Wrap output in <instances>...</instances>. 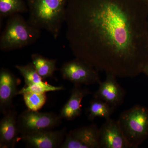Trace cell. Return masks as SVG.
Segmentation results:
<instances>
[{
	"label": "cell",
	"instance_id": "17",
	"mask_svg": "<svg viewBox=\"0 0 148 148\" xmlns=\"http://www.w3.org/2000/svg\"><path fill=\"white\" fill-rule=\"evenodd\" d=\"M15 68L24 78V86L46 85L48 83L44 81L37 73L32 62L25 65H16Z\"/></svg>",
	"mask_w": 148,
	"mask_h": 148
},
{
	"label": "cell",
	"instance_id": "13",
	"mask_svg": "<svg viewBox=\"0 0 148 148\" xmlns=\"http://www.w3.org/2000/svg\"><path fill=\"white\" fill-rule=\"evenodd\" d=\"M91 93L88 88L82 87L81 85L74 84L69 100L60 112L59 115L62 119L73 121L80 116L82 112L83 99Z\"/></svg>",
	"mask_w": 148,
	"mask_h": 148
},
{
	"label": "cell",
	"instance_id": "5",
	"mask_svg": "<svg viewBox=\"0 0 148 148\" xmlns=\"http://www.w3.org/2000/svg\"><path fill=\"white\" fill-rule=\"evenodd\" d=\"M60 115L54 113L40 112L29 109L17 117V126L21 135H31L52 130L62 123Z\"/></svg>",
	"mask_w": 148,
	"mask_h": 148
},
{
	"label": "cell",
	"instance_id": "4",
	"mask_svg": "<svg viewBox=\"0 0 148 148\" xmlns=\"http://www.w3.org/2000/svg\"><path fill=\"white\" fill-rule=\"evenodd\" d=\"M125 137L132 148H138L148 136V109L136 105L123 112L118 119Z\"/></svg>",
	"mask_w": 148,
	"mask_h": 148
},
{
	"label": "cell",
	"instance_id": "14",
	"mask_svg": "<svg viewBox=\"0 0 148 148\" xmlns=\"http://www.w3.org/2000/svg\"><path fill=\"white\" fill-rule=\"evenodd\" d=\"M32 63L38 73L43 79L53 77L57 71V60L49 59L38 53H33L31 56Z\"/></svg>",
	"mask_w": 148,
	"mask_h": 148
},
{
	"label": "cell",
	"instance_id": "7",
	"mask_svg": "<svg viewBox=\"0 0 148 148\" xmlns=\"http://www.w3.org/2000/svg\"><path fill=\"white\" fill-rule=\"evenodd\" d=\"M61 148H100L99 128L92 124L71 130Z\"/></svg>",
	"mask_w": 148,
	"mask_h": 148
},
{
	"label": "cell",
	"instance_id": "6",
	"mask_svg": "<svg viewBox=\"0 0 148 148\" xmlns=\"http://www.w3.org/2000/svg\"><path fill=\"white\" fill-rule=\"evenodd\" d=\"M60 72L64 79L74 84L90 85L101 81L98 71L76 58L64 63Z\"/></svg>",
	"mask_w": 148,
	"mask_h": 148
},
{
	"label": "cell",
	"instance_id": "3",
	"mask_svg": "<svg viewBox=\"0 0 148 148\" xmlns=\"http://www.w3.org/2000/svg\"><path fill=\"white\" fill-rule=\"evenodd\" d=\"M41 35V30L33 27L20 14L9 17L0 38L3 51L20 49L35 43Z\"/></svg>",
	"mask_w": 148,
	"mask_h": 148
},
{
	"label": "cell",
	"instance_id": "12",
	"mask_svg": "<svg viewBox=\"0 0 148 148\" xmlns=\"http://www.w3.org/2000/svg\"><path fill=\"white\" fill-rule=\"evenodd\" d=\"M17 112L12 108L5 113L0 121V148L15 147L18 139Z\"/></svg>",
	"mask_w": 148,
	"mask_h": 148
},
{
	"label": "cell",
	"instance_id": "11",
	"mask_svg": "<svg viewBox=\"0 0 148 148\" xmlns=\"http://www.w3.org/2000/svg\"><path fill=\"white\" fill-rule=\"evenodd\" d=\"M20 80L8 69L0 71V112L4 114L13 108L14 98L18 95Z\"/></svg>",
	"mask_w": 148,
	"mask_h": 148
},
{
	"label": "cell",
	"instance_id": "19",
	"mask_svg": "<svg viewBox=\"0 0 148 148\" xmlns=\"http://www.w3.org/2000/svg\"><path fill=\"white\" fill-rule=\"evenodd\" d=\"M65 89L63 86H54L49 84L46 85L24 86L21 90H18V95H22L27 92L46 93L50 91H59Z\"/></svg>",
	"mask_w": 148,
	"mask_h": 148
},
{
	"label": "cell",
	"instance_id": "10",
	"mask_svg": "<svg viewBox=\"0 0 148 148\" xmlns=\"http://www.w3.org/2000/svg\"><path fill=\"white\" fill-rule=\"evenodd\" d=\"M106 79L98 83L99 87L93 94V98L100 99L116 108L124 102L126 92L116 80V77L107 73Z\"/></svg>",
	"mask_w": 148,
	"mask_h": 148
},
{
	"label": "cell",
	"instance_id": "20",
	"mask_svg": "<svg viewBox=\"0 0 148 148\" xmlns=\"http://www.w3.org/2000/svg\"><path fill=\"white\" fill-rule=\"evenodd\" d=\"M143 72L148 76V62L144 67V69H143Z\"/></svg>",
	"mask_w": 148,
	"mask_h": 148
},
{
	"label": "cell",
	"instance_id": "8",
	"mask_svg": "<svg viewBox=\"0 0 148 148\" xmlns=\"http://www.w3.org/2000/svg\"><path fill=\"white\" fill-rule=\"evenodd\" d=\"M66 127L58 130H50L31 135H21L20 139L27 147L61 148L67 134Z\"/></svg>",
	"mask_w": 148,
	"mask_h": 148
},
{
	"label": "cell",
	"instance_id": "21",
	"mask_svg": "<svg viewBox=\"0 0 148 148\" xmlns=\"http://www.w3.org/2000/svg\"><path fill=\"white\" fill-rule=\"evenodd\" d=\"M148 10V0H142Z\"/></svg>",
	"mask_w": 148,
	"mask_h": 148
},
{
	"label": "cell",
	"instance_id": "1",
	"mask_svg": "<svg viewBox=\"0 0 148 148\" xmlns=\"http://www.w3.org/2000/svg\"><path fill=\"white\" fill-rule=\"evenodd\" d=\"M148 13L142 0H68L73 54L98 72L137 77L148 62Z\"/></svg>",
	"mask_w": 148,
	"mask_h": 148
},
{
	"label": "cell",
	"instance_id": "15",
	"mask_svg": "<svg viewBox=\"0 0 148 148\" xmlns=\"http://www.w3.org/2000/svg\"><path fill=\"white\" fill-rule=\"evenodd\" d=\"M114 109L105 101L93 98L86 110L88 119L90 121H93L97 117L103 118L106 120L110 119Z\"/></svg>",
	"mask_w": 148,
	"mask_h": 148
},
{
	"label": "cell",
	"instance_id": "9",
	"mask_svg": "<svg viewBox=\"0 0 148 148\" xmlns=\"http://www.w3.org/2000/svg\"><path fill=\"white\" fill-rule=\"evenodd\" d=\"M100 148H132L125 137L119 121L110 118L99 128Z\"/></svg>",
	"mask_w": 148,
	"mask_h": 148
},
{
	"label": "cell",
	"instance_id": "2",
	"mask_svg": "<svg viewBox=\"0 0 148 148\" xmlns=\"http://www.w3.org/2000/svg\"><path fill=\"white\" fill-rule=\"evenodd\" d=\"M29 24L58 38L66 23L68 0H27Z\"/></svg>",
	"mask_w": 148,
	"mask_h": 148
},
{
	"label": "cell",
	"instance_id": "16",
	"mask_svg": "<svg viewBox=\"0 0 148 148\" xmlns=\"http://www.w3.org/2000/svg\"><path fill=\"white\" fill-rule=\"evenodd\" d=\"M28 12V6L24 0H0L1 18Z\"/></svg>",
	"mask_w": 148,
	"mask_h": 148
},
{
	"label": "cell",
	"instance_id": "18",
	"mask_svg": "<svg viewBox=\"0 0 148 148\" xmlns=\"http://www.w3.org/2000/svg\"><path fill=\"white\" fill-rule=\"evenodd\" d=\"M22 95L27 108L31 110H39L45 105L46 102V93L27 92Z\"/></svg>",
	"mask_w": 148,
	"mask_h": 148
}]
</instances>
